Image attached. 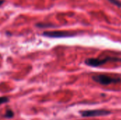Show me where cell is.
<instances>
[{
  "label": "cell",
  "mask_w": 121,
  "mask_h": 120,
  "mask_svg": "<svg viewBox=\"0 0 121 120\" xmlns=\"http://www.w3.org/2000/svg\"><path fill=\"white\" fill-rule=\"evenodd\" d=\"M92 79L96 83L104 86L116 84L121 82V78L119 76L115 74H95L92 76Z\"/></svg>",
  "instance_id": "obj_1"
},
{
  "label": "cell",
  "mask_w": 121,
  "mask_h": 120,
  "mask_svg": "<svg viewBox=\"0 0 121 120\" xmlns=\"http://www.w3.org/2000/svg\"><path fill=\"white\" fill-rule=\"evenodd\" d=\"M121 61V59L114 57H105L104 58H90L87 59L85 61L86 65L92 67H99L101 66L107 62H118Z\"/></svg>",
  "instance_id": "obj_2"
},
{
  "label": "cell",
  "mask_w": 121,
  "mask_h": 120,
  "mask_svg": "<svg viewBox=\"0 0 121 120\" xmlns=\"http://www.w3.org/2000/svg\"><path fill=\"white\" fill-rule=\"evenodd\" d=\"M81 115L84 117H101L106 116L111 114L108 110H84L82 111Z\"/></svg>",
  "instance_id": "obj_3"
},
{
  "label": "cell",
  "mask_w": 121,
  "mask_h": 120,
  "mask_svg": "<svg viewBox=\"0 0 121 120\" xmlns=\"http://www.w3.org/2000/svg\"><path fill=\"white\" fill-rule=\"evenodd\" d=\"M43 35L50 37H65L73 36L74 34L65 31H48L43 33Z\"/></svg>",
  "instance_id": "obj_4"
},
{
  "label": "cell",
  "mask_w": 121,
  "mask_h": 120,
  "mask_svg": "<svg viewBox=\"0 0 121 120\" xmlns=\"http://www.w3.org/2000/svg\"><path fill=\"white\" fill-rule=\"evenodd\" d=\"M5 117H6V118H11V117H13V112L11 110L8 109V110L6 111Z\"/></svg>",
  "instance_id": "obj_5"
},
{
  "label": "cell",
  "mask_w": 121,
  "mask_h": 120,
  "mask_svg": "<svg viewBox=\"0 0 121 120\" xmlns=\"http://www.w3.org/2000/svg\"><path fill=\"white\" fill-rule=\"evenodd\" d=\"M9 98L7 97H0V105H2L5 103H7L9 101Z\"/></svg>",
  "instance_id": "obj_6"
},
{
  "label": "cell",
  "mask_w": 121,
  "mask_h": 120,
  "mask_svg": "<svg viewBox=\"0 0 121 120\" xmlns=\"http://www.w3.org/2000/svg\"><path fill=\"white\" fill-rule=\"evenodd\" d=\"M109 1H111L112 4L116 5V6H121V2H120L118 0H108Z\"/></svg>",
  "instance_id": "obj_7"
},
{
  "label": "cell",
  "mask_w": 121,
  "mask_h": 120,
  "mask_svg": "<svg viewBox=\"0 0 121 120\" xmlns=\"http://www.w3.org/2000/svg\"><path fill=\"white\" fill-rule=\"evenodd\" d=\"M4 2V0H0V6H1Z\"/></svg>",
  "instance_id": "obj_8"
}]
</instances>
